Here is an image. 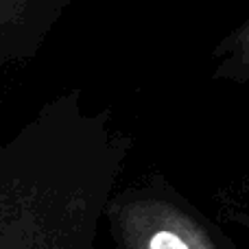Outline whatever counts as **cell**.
I'll return each mask as SVG.
<instances>
[{"label": "cell", "mask_w": 249, "mask_h": 249, "mask_svg": "<svg viewBox=\"0 0 249 249\" xmlns=\"http://www.w3.org/2000/svg\"><path fill=\"white\" fill-rule=\"evenodd\" d=\"M149 249H190V247H188V243H186L184 238H179L177 234L162 230V232L153 234V238H151V243H149Z\"/></svg>", "instance_id": "cell-1"}, {"label": "cell", "mask_w": 249, "mask_h": 249, "mask_svg": "<svg viewBox=\"0 0 249 249\" xmlns=\"http://www.w3.org/2000/svg\"><path fill=\"white\" fill-rule=\"evenodd\" d=\"M243 59H245V64L249 66V29L245 33V42H243Z\"/></svg>", "instance_id": "cell-2"}]
</instances>
